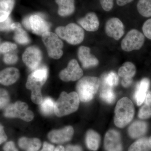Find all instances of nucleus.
Segmentation results:
<instances>
[{
  "label": "nucleus",
  "instance_id": "nucleus-10",
  "mask_svg": "<svg viewBox=\"0 0 151 151\" xmlns=\"http://www.w3.org/2000/svg\"><path fill=\"white\" fill-rule=\"evenodd\" d=\"M42 59L40 50L36 47H28L22 55V60L30 69L35 70L39 68Z\"/></svg>",
  "mask_w": 151,
  "mask_h": 151
},
{
  "label": "nucleus",
  "instance_id": "nucleus-12",
  "mask_svg": "<svg viewBox=\"0 0 151 151\" xmlns=\"http://www.w3.org/2000/svg\"><path fill=\"white\" fill-rule=\"evenodd\" d=\"M104 147L107 151H122V141L119 132L113 129L108 131L105 135Z\"/></svg>",
  "mask_w": 151,
  "mask_h": 151
},
{
  "label": "nucleus",
  "instance_id": "nucleus-38",
  "mask_svg": "<svg viewBox=\"0 0 151 151\" xmlns=\"http://www.w3.org/2000/svg\"><path fill=\"white\" fill-rule=\"evenodd\" d=\"M3 149L4 151H18L12 142H9L6 143Z\"/></svg>",
  "mask_w": 151,
  "mask_h": 151
},
{
  "label": "nucleus",
  "instance_id": "nucleus-43",
  "mask_svg": "<svg viewBox=\"0 0 151 151\" xmlns=\"http://www.w3.org/2000/svg\"><path fill=\"white\" fill-rule=\"evenodd\" d=\"M133 0H116L117 4L119 6H124L131 3Z\"/></svg>",
  "mask_w": 151,
  "mask_h": 151
},
{
  "label": "nucleus",
  "instance_id": "nucleus-14",
  "mask_svg": "<svg viewBox=\"0 0 151 151\" xmlns=\"http://www.w3.org/2000/svg\"><path fill=\"white\" fill-rule=\"evenodd\" d=\"M29 30L38 35L49 32V24L40 16L32 15L29 17Z\"/></svg>",
  "mask_w": 151,
  "mask_h": 151
},
{
  "label": "nucleus",
  "instance_id": "nucleus-26",
  "mask_svg": "<svg viewBox=\"0 0 151 151\" xmlns=\"http://www.w3.org/2000/svg\"><path fill=\"white\" fill-rule=\"evenodd\" d=\"M151 145L147 138H142L132 144L129 151H150Z\"/></svg>",
  "mask_w": 151,
  "mask_h": 151
},
{
  "label": "nucleus",
  "instance_id": "nucleus-22",
  "mask_svg": "<svg viewBox=\"0 0 151 151\" xmlns=\"http://www.w3.org/2000/svg\"><path fill=\"white\" fill-rule=\"evenodd\" d=\"M19 145L26 151H37L41 146L40 141L37 138L22 137L19 139Z\"/></svg>",
  "mask_w": 151,
  "mask_h": 151
},
{
  "label": "nucleus",
  "instance_id": "nucleus-11",
  "mask_svg": "<svg viewBox=\"0 0 151 151\" xmlns=\"http://www.w3.org/2000/svg\"><path fill=\"white\" fill-rule=\"evenodd\" d=\"M105 32L109 37L118 40L124 34V26L122 22L117 18L109 19L105 25Z\"/></svg>",
  "mask_w": 151,
  "mask_h": 151
},
{
  "label": "nucleus",
  "instance_id": "nucleus-42",
  "mask_svg": "<svg viewBox=\"0 0 151 151\" xmlns=\"http://www.w3.org/2000/svg\"><path fill=\"white\" fill-rule=\"evenodd\" d=\"M144 103L145 105L151 107V91H148L147 93Z\"/></svg>",
  "mask_w": 151,
  "mask_h": 151
},
{
  "label": "nucleus",
  "instance_id": "nucleus-23",
  "mask_svg": "<svg viewBox=\"0 0 151 151\" xmlns=\"http://www.w3.org/2000/svg\"><path fill=\"white\" fill-rule=\"evenodd\" d=\"M58 4V14L60 16L66 17L73 13L75 10L74 0H55Z\"/></svg>",
  "mask_w": 151,
  "mask_h": 151
},
{
  "label": "nucleus",
  "instance_id": "nucleus-5",
  "mask_svg": "<svg viewBox=\"0 0 151 151\" xmlns=\"http://www.w3.org/2000/svg\"><path fill=\"white\" fill-rule=\"evenodd\" d=\"M56 35L73 45L81 43L84 38L82 28L76 24L70 23L65 27H59L55 29Z\"/></svg>",
  "mask_w": 151,
  "mask_h": 151
},
{
  "label": "nucleus",
  "instance_id": "nucleus-45",
  "mask_svg": "<svg viewBox=\"0 0 151 151\" xmlns=\"http://www.w3.org/2000/svg\"><path fill=\"white\" fill-rule=\"evenodd\" d=\"M149 142H150V145H151V136H150V137L149 138Z\"/></svg>",
  "mask_w": 151,
  "mask_h": 151
},
{
  "label": "nucleus",
  "instance_id": "nucleus-24",
  "mask_svg": "<svg viewBox=\"0 0 151 151\" xmlns=\"http://www.w3.org/2000/svg\"><path fill=\"white\" fill-rule=\"evenodd\" d=\"M100 136L97 132L92 130L87 132L86 142L88 149L92 151H97L100 145Z\"/></svg>",
  "mask_w": 151,
  "mask_h": 151
},
{
  "label": "nucleus",
  "instance_id": "nucleus-40",
  "mask_svg": "<svg viewBox=\"0 0 151 151\" xmlns=\"http://www.w3.org/2000/svg\"><path fill=\"white\" fill-rule=\"evenodd\" d=\"M54 146L45 142L44 143L43 148L41 151H54Z\"/></svg>",
  "mask_w": 151,
  "mask_h": 151
},
{
  "label": "nucleus",
  "instance_id": "nucleus-31",
  "mask_svg": "<svg viewBox=\"0 0 151 151\" xmlns=\"http://www.w3.org/2000/svg\"><path fill=\"white\" fill-rule=\"evenodd\" d=\"M138 116L142 119H147L151 117V107L145 104L141 107L138 113Z\"/></svg>",
  "mask_w": 151,
  "mask_h": 151
},
{
  "label": "nucleus",
  "instance_id": "nucleus-13",
  "mask_svg": "<svg viewBox=\"0 0 151 151\" xmlns=\"http://www.w3.org/2000/svg\"><path fill=\"white\" fill-rule=\"evenodd\" d=\"M74 130L71 126H68L60 130H53L49 133V139L52 142L56 144L68 142L73 137Z\"/></svg>",
  "mask_w": 151,
  "mask_h": 151
},
{
  "label": "nucleus",
  "instance_id": "nucleus-1",
  "mask_svg": "<svg viewBox=\"0 0 151 151\" xmlns=\"http://www.w3.org/2000/svg\"><path fill=\"white\" fill-rule=\"evenodd\" d=\"M47 74V68L46 66H42L34 70L28 77L27 88L32 90V100L38 105H40L42 101L41 88L46 82Z\"/></svg>",
  "mask_w": 151,
  "mask_h": 151
},
{
  "label": "nucleus",
  "instance_id": "nucleus-36",
  "mask_svg": "<svg viewBox=\"0 0 151 151\" xmlns=\"http://www.w3.org/2000/svg\"><path fill=\"white\" fill-rule=\"evenodd\" d=\"M100 4L104 10L109 12L113 9V0H100Z\"/></svg>",
  "mask_w": 151,
  "mask_h": 151
},
{
  "label": "nucleus",
  "instance_id": "nucleus-7",
  "mask_svg": "<svg viewBox=\"0 0 151 151\" xmlns=\"http://www.w3.org/2000/svg\"><path fill=\"white\" fill-rule=\"evenodd\" d=\"M8 118H19L26 121L30 122L34 119L33 113L28 110V106L26 103L17 101L8 105L4 113Z\"/></svg>",
  "mask_w": 151,
  "mask_h": 151
},
{
  "label": "nucleus",
  "instance_id": "nucleus-9",
  "mask_svg": "<svg viewBox=\"0 0 151 151\" xmlns=\"http://www.w3.org/2000/svg\"><path fill=\"white\" fill-rule=\"evenodd\" d=\"M83 71L75 59L69 61L67 67L63 70L59 74L60 78L65 82L75 81L82 77Z\"/></svg>",
  "mask_w": 151,
  "mask_h": 151
},
{
  "label": "nucleus",
  "instance_id": "nucleus-30",
  "mask_svg": "<svg viewBox=\"0 0 151 151\" xmlns=\"http://www.w3.org/2000/svg\"><path fill=\"white\" fill-rule=\"evenodd\" d=\"M119 77L115 72L111 71L104 76L103 79V86L113 88L119 83Z\"/></svg>",
  "mask_w": 151,
  "mask_h": 151
},
{
  "label": "nucleus",
  "instance_id": "nucleus-3",
  "mask_svg": "<svg viewBox=\"0 0 151 151\" xmlns=\"http://www.w3.org/2000/svg\"><path fill=\"white\" fill-rule=\"evenodd\" d=\"M134 113V104L129 98L124 97L120 99L115 108V125L120 128L126 127L133 119Z\"/></svg>",
  "mask_w": 151,
  "mask_h": 151
},
{
  "label": "nucleus",
  "instance_id": "nucleus-21",
  "mask_svg": "<svg viewBox=\"0 0 151 151\" xmlns=\"http://www.w3.org/2000/svg\"><path fill=\"white\" fill-rule=\"evenodd\" d=\"M11 29L14 32V39L20 44H27L30 42L29 38L27 33L23 29L19 23H14L11 26Z\"/></svg>",
  "mask_w": 151,
  "mask_h": 151
},
{
  "label": "nucleus",
  "instance_id": "nucleus-4",
  "mask_svg": "<svg viewBox=\"0 0 151 151\" xmlns=\"http://www.w3.org/2000/svg\"><path fill=\"white\" fill-rule=\"evenodd\" d=\"M100 80L94 76H85L76 84V89L79 99L83 102H88L93 99L100 86Z\"/></svg>",
  "mask_w": 151,
  "mask_h": 151
},
{
  "label": "nucleus",
  "instance_id": "nucleus-27",
  "mask_svg": "<svg viewBox=\"0 0 151 151\" xmlns=\"http://www.w3.org/2000/svg\"><path fill=\"white\" fill-rule=\"evenodd\" d=\"M139 13L146 17H151V0H139L137 5Z\"/></svg>",
  "mask_w": 151,
  "mask_h": 151
},
{
  "label": "nucleus",
  "instance_id": "nucleus-37",
  "mask_svg": "<svg viewBox=\"0 0 151 151\" xmlns=\"http://www.w3.org/2000/svg\"><path fill=\"white\" fill-rule=\"evenodd\" d=\"M12 24L11 18L9 17L4 21L0 22V30L7 31L11 29Z\"/></svg>",
  "mask_w": 151,
  "mask_h": 151
},
{
  "label": "nucleus",
  "instance_id": "nucleus-17",
  "mask_svg": "<svg viewBox=\"0 0 151 151\" xmlns=\"http://www.w3.org/2000/svg\"><path fill=\"white\" fill-rule=\"evenodd\" d=\"M78 22L84 29L89 32L96 31L100 26L98 17L93 12L87 14L84 17L79 19Z\"/></svg>",
  "mask_w": 151,
  "mask_h": 151
},
{
  "label": "nucleus",
  "instance_id": "nucleus-2",
  "mask_svg": "<svg viewBox=\"0 0 151 151\" xmlns=\"http://www.w3.org/2000/svg\"><path fill=\"white\" fill-rule=\"evenodd\" d=\"M79 103L80 99L77 92H63L55 103L54 113L58 117L69 115L78 110Z\"/></svg>",
  "mask_w": 151,
  "mask_h": 151
},
{
  "label": "nucleus",
  "instance_id": "nucleus-16",
  "mask_svg": "<svg viewBox=\"0 0 151 151\" xmlns=\"http://www.w3.org/2000/svg\"><path fill=\"white\" fill-rule=\"evenodd\" d=\"M90 48L86 46H81L78 48V59L84 68L94 67L99 64L98 60L94 55L90 53Z\"/></svg>",
  "mask_w": 151,
  "mask_h": 151
},
{
  "label": "nucleus",
  "instance_id": "nucleus-19",
  "mask_svg": "<svg viewBox=\"0 0 151 151\" xmlns=\"http://www.w3.org/2000/svg\"><path fill=\"white\" fill-rule=\"evenodd\" d=\"M150 85V80L145 78H143L137 85L134 98L138 106H140L144 103Z\"/></svg>",
  "mask_w": 151,
  "mask_h": 151
},
{
  "label": "nucleus",
  "instance_id": "nucleus-32",
  "mask_svg": "<svg viewBox=\"0 0 151 151\" xmlns=\"http://www.w3.org/2000/svg\"><path fill=\"white\" fill-rule=\"evenodd\" d=\"M9 102V97L8 92L4 89H0V109L6 107Z\"/></svg>",
  "mask_w": 151,
  "mask_h": 151
},
{
  "label": "nucleus",
  "instance_id": "nucleus-29",
  "mask_svg": "<svg viewBox=\"0 0 151 151\" xmlns=\"http://www.w3.org/2000/svg\"><path fill=\"white\" fill-rule=\"evenodd\" d=\"M55 103L51 98H45L40 104V110L43 115L45 116L51 115L54 112Z\"/></svg>",
  "mask_w": 151,
  "mask_h": 151
},
{
  "label": "nucleus",
  "instance_id": "nucleus-35",
  "mask_svg": "<svg viewBox=\"0 0 151 151\" xmlns=\"http://www.w3.org/2000/svg\"><path fill=\"white\" fill-rule=\"evenodd\" d=\"M143 33L146 37L151 40V19L144 23L142 27Z\"/></svg>",
  "mask_w": 151,
  "mask_h": 151
},
{
  "label": "nucleus",
  "instance_id": "nucleus-33",
  "mask_svg": "<svg viewBox=\"0 0 151 151\" xmlns=\"http://www.w3.org/2000/svg\"><path fill=\"white\" fill-rule=\"evenodd\" d=\"M17 48V45L15 44L10 42H5L0 45V52L5 54L15 50Z\"/></svg>",
  "mask_w": 151,
  "mask_h": 151
},
{
  "label": "nucleus",
  "instance_id": "nucleus-6",
  "mask_svg": "<svg viewBox=\"0 0 151 151\" xmlns=\"http://www.w3.org/2000/svg\"><path fill=\"white\" fill-rule=\"evenodd\" d=\"M42 41L47 49L48 55L51 58L58 59L63 54V42L54 33L47 32L42 35Z\"/></svg>",
  "mask_w": 151,
  "mask_h": 151
},
{
  "label": "nucleus",
  "instance_id": "nucleus-15",
  "mask_svg": "<svg viewBox=\"0 0 151 151\" xmlns=\"http://www.w3.org/2000/svg\"><path fill=\"white\" fill-rule=\"evenodd\" d=\"M136 73V68L135 65L130 62H127L123 64L120 68L118 74L122 77V84L125 88L131 86L133 82V77Z\"/></svg>",
  "mask_w": 151,
  "mask_h": 151
},
{
  "label": "nucleus",
  "instance_id": "nucleus-25",
  "mask_svg": "<svg viewBox=\"0 0 151 151\" xmlns=\"http://www.w3.org/2000/svg\"><path fill=\"white\" fill-rule=\"evenodd\" d=\"M14 4L15 0H0V22L9 17Z\"/></svg>",
  "mask_w": 151,
  "mask_h": 151
},
{
  "label": "nucleus",
  "instance_id": "nucleus-8",
  "mask_svg": "<svg viewBox=\"0 0 151 151\" xmlns=\"http://www.w3.org/2000/svg\"><path fill=\"white\" fill-rule=\"evenodd\" d=\"M145 40V36L140 32L137 29L131 30L122 40V48L127 52L139 50L143 46Z\"/></svg>",
  "mask_w": 151,
  "mask_h": 151
},
{
  "label": "nucleus",
  "instance_id": "nucleus-20",
  "mask_svg": "<svg viewBox=\"0 0 151 151\" xmlns=\"http://www.w3.org/2000/svg\"><path fill=\"white\" fill-rule=\"evenodd\" d=\"M147 128V124L145 122L136 121L129 127L128 132L131 137L136 139L140 137L145 134Z\"/></svg>",
  "mask_w": 151,
  "mask_h": 151
},
{
  "label": "nucleus",
  "instance_id": "nucleus-39",
  "mask_svg": "<svg viewBox=\"0 0 151 151\" xmlns=\"http://www.w3.org/2000/svg\"><path fill=\"white\" fill-rule=\"evenodd\" d=\"M7 139V137L4 131V128L0 125V145L6 142Z\"/></svg>",
  "mask_w": 151,
  "mask_h": 151
},
{
  "label": "nucleus",
  "instance_id": "nucleus-28",
  "mask_svg": "<svg viewBox=\"0 0 151 151\" xmlns=\"http://www.w3.org/2000/svg\"><path fill=\"white\" fill-rule=\"evenodd\" d=\"M100 98L108 104L114 103L116 99V95L113 89L111 87L103 86L100 92Z\"/></svg>",
  "mask_w": 151,
  "mask_h": 151
},
{
  "label": "nucleus",
  "instance_id": "nucleus-44",
  "mask_svg": "<svg viewBox=\"0 0 151 151\" xmlns=\"http://www.w3.org/2000/svg\"><path fill=\"white\" fill-rule=\"evenodd\" d=\"M64 147L62 146H58L55 149L54 151H65Z\"/></svg>",
  "mask_w": 151,
  "mask_h": 151
},
{
  "label": "nucleus",
  "instance_id": "nucleus-41",
  "mask_svg": "<svg viewBox=\"0 0 151 151\" xmlns=\"http://www.w3.org/2000/svg\"><path fill=\"white\" fill-rule=\"evenodd\" d=\"M65 151H82V149L78 146L69 145L66 147Z\"/></svg>",
  "mask_w": 151,
  "mask_h": 151
},
{
  "label": "nucleus",
  "instance_id": "nucleus-18",
  "mask_svg": "<svg viewBox=\"0 0 151 151\" xmlns=\"http://www.w3.org/2000/svg\"><path fill=\"white\" fill-rule=\"evenodd\" d=\"M19 72L15 68H9L0 71V84L8 86L13 84L18 79Z\"/></svg>",
  "mask_w": 151,
  "mask_h": 151
},
{
  "label": "nucleus",
  "instance_id": "nucleus-34",
  "mask_svg": "<svg viewBox=\"0 0 151 151\" xmlns=\"http://www.w3.org/2000/svg\"><path fill=\"white\" fill-rule=\"evenodd\" d=\"M17 55L15 53L8 52L4 54V61L8 64H13L16 63L17 61Z\"/></svg>",
  "mask_w": 151,
  "mask_h": 151
}]
</instances>
